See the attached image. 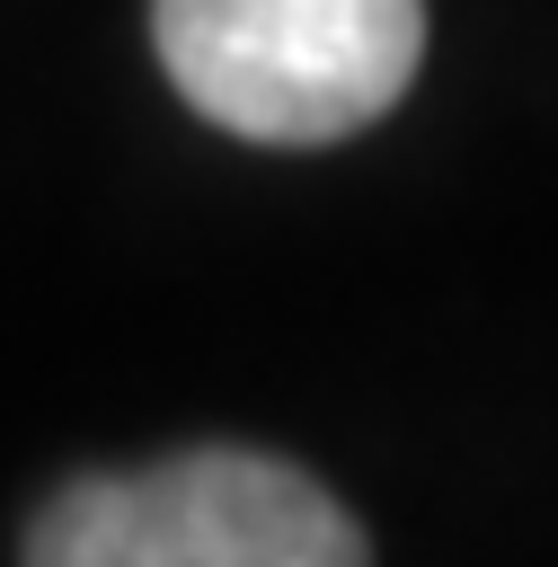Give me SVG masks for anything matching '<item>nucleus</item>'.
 Returning <instances> with one entry per match:
<instances>
[{"mask_svg": "<svg viewBox=\"0 0 558 567\" xmlns=\"http://www.w3.org/2000/svg\"><path fill=\"white\" fill-rule=\"evenodd\" d=\"M151 35L204 124L310 151L407 97L425 0H151Z\"/></svg>", "mask_w": 558, "mask_h": 567, "instance_id": "obj_1", "label": "nucleus"}, {"mask_svg": "<svg viewBox=\"0 0 558 567\" xmlns=\"http://www.w3.org/2000/svg\"><path fill=\"white\" fill-rule=\"evenodd\" d=\"M35 567H354V514L275 452H177L124 478H71L27 523Z\"/></svg>", "mask_w": 558, "mask_h": 567, "instance_id": "obj_2", "label": "nucleus"}]
</instances>
